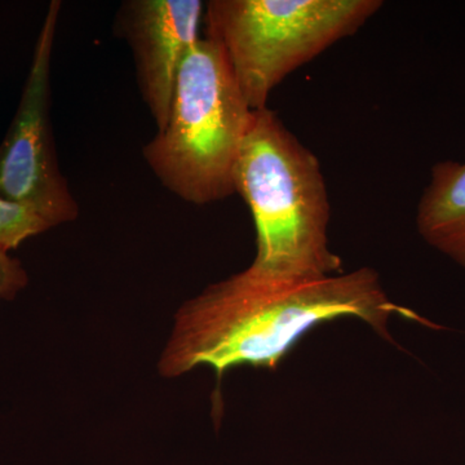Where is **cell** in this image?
Wrapping results in <instances>:
<instances>
[{
	"label": "cell",
	"instance_id": "1",
	"mask_svg": "<svg viewBox=\"0 0 465 465\" xmlns=\"http://www.w3.org/2000/svg\"><path fill=\"white\" fill-rule=\"evenodd\" d=\"M394 304L371 268L318 280H283L249 268L211 284L180 308L159 370L166 378L208 366L222 379L238 366L275 369L318 324L357 318L384 339Z\"/></svg>",
	"mask_w": 465,
	"mask_h": 465
},
{
	"label": "cell",
	"instance_id": "2",
	"mask_svg": "<svg viewBox=\"0 0 465 465\" xmlns=\"http://www.w3.org/2000/svg\"><path fill=\"white\" fill-rule=\"evenodd\" d=\"M234 191L256 229L251 268L283 280L341 273L330 250L331 206L320 161L273 110H253L234 170Z\"/></svg>",
	"mask_w": 465,
	"mask_h": 465
},
{
	"label": "cell",
	"instance_id": "3",
	"mask_svg": "<svg viewBox=\"0 0 465 465\" xmlns=\"http://www.w3.org/2000/svg\"><path fill=\"white\" fill-rule=\"evenodd\" d=\"M252 114L222 45L206 35L183 58L167 124L143 157L183 201L225 200L235 193V164Z\"/></svg>",
	"mask_w": 465,
	"mask_h": 465
},
{
	"label": "cell",
	"instance_id": "4",
	"mask_svg": "<svg viewBox=\"0 0 465 465\" xmlns=\"http://www.w3.org/2000/svg\"><path fill=\"white\" fill-rule=\"evenodd\" d=\"M381 0H211L207 35L215 39L252 110L287 75L354 35Z\"/></svg>",
	"mask_w": 465,
	"mask_h": 465
},
{
	"label": "cell",
	"instance_id": "5",
	"mask_svg": "<svg viewBox=\"0 0 465 465\" xmlns=\"http://www.w3.org/2000/svg\"><path fill=\"white\" fill-rule=\"evenodd\" d=\"M60 11L61 3L51 2L16 114L0 143V198L35 208L52 226L79 215L58 167L50 118L52 51Z\"/></svg>",
	"mask_w": 465,
	"mask_h": 465
},
{
	"label": "cell",
	"instance_id": "6",
	"mask_svg": "<svg viewBox=\"0 0 465 465\" xmlns=\"http://www.w3.org/2000/svg\"><path fill=\"white\" fill-rule=\"evenodd\" d=\"M206 5L201 0H131L121 24L133 48L137 82L158 130L170 116L183 58L201 39Z\"/></svg>",
	"mask_w": 465,
	"mask_h": 465
},
{
	"label": "cell",
	"instance_id": "7",
	"mask_svg": "<svg viewBox=\"0 0 465 465\" xmlns=\"http://www.w3.org/2000/svg\"><path fill=\"white\" fill-rule=\"evenodd\" d=\"M419 234L430 247L465 268V161H440L416 211Z\"/></svg>",
	"mask_w": 465,
	"mask_h": 465
},
{
	"label": "cell",
	"instance_id": "8",
	"mask_svg": "<svg viewBox=\"0 0 465 465\" xmlns=\"http://www.w3.org/2000/svg\"><path fill=\"white\" fill-rule=\"evenodd\" d=\"M51 228V223L35 208L0 198V250H16L27 238Z\"/></svg>",
	"mask_w": 465,
	"mask_h": 465
},
{
	"label": "cell",
	"instance_id": "9",
	"mask_svg": "<svg viewBox=\"0 0 465 465\" xmlns=\"http://www.w3.org/2000/svg\"><path fill=\"white\" fill-rule=\"evenodd\" d=\"M29 278L17 259L0 250V298L12 300L25 289Z\"/></svg>",
	"mask_w": 465,
	"mask_h": 465
}]
</instances>
